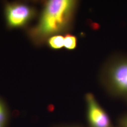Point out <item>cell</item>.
<instances>
[{"mask_svg": "<svg viewBox=\"0 0 127 127\" xmlns=\"http://www.w3.org/2000/svg\"><path fill=\"white\" fill-rule=\"evenodd\" d=\"M47 43L52 50L61 49L64 46V36L63 35H57L51 37L48 40Z\"/></svg>", "mask_w": 127, "mask_h": 127, "instance_id": "5b68a950", "label": "cell"}, {"mask_svg": "<svg viewBox=\"0 0 127 127\" xmlns=\"http://www.w3.org/2000/svg\"><path fill=\"white\" fill-rule=\"evenodd\" d=\"M80 127V126H58V127Z\"/></svg>", "mask_w": 127, "mask_h": 127, "instance_id": "9c48e42d", "label": "cell"}, {"mask_svg": "<svg viewBox=\"0 0 127 127\" xmlns=\"http://www.w3.org/2000/svg\"><path fill=\"white\" fill-rule=\"evenodd\" d=\"M77 45V38L75 35L69 33L64 35V46L67 50H73L76 49Z\"/></svg>", "mask_w": 127, "mask_h": 127, "instance_id": "8992f818", "label": "cell"}, {"mask_svg": "<svg viewBox=\"0 0 127 127\" xmlns=\"http://www.w3.org/2000/svg\"><path fill=\"white\" fill-rule=\"evenodd\" d=\"M99 80L109 94L127 100V55L111 57L101 70Z\"/></svg>", "mask_w": 127, "mask_h": 127, "instance_id": "7a4b0ae2", "label": "cell"}, {"mask_svg": "<svg viewBox=\"0 0 127 127\" xmlns=\"http://www.w3.org/2000/svg\"><path fill=\"white\" fill-rule=\"evenodd\" d=\"M89 127H113L108 115L91 93L85 95Z\"/></svg>", "mask_w": 127, "mask_h": 127, "instance_id": "277c9868", "label": "cell"}, {"mask_svg": "<svg viewBox=\"0 0 127 127\" xmlns=\"http://www.w3.org/2000/svg\"><path fill=\"white\" fill-rule=\"evenodd\" d=\"M79 4L76 0L45 1L37 23L27 31L30 40L38 46L47 43L51 37L70 33Z\"/></svg>", "mask_w": 127, "mask_h": 127, "instance_id": "6da1fadb", "label": "cell"}, {"mask_svg": "<svg viewBox=\"0 0 127 127\" xmlns=\"http://www.w3.org/2000/svg\"><path fill=\"white\" fill-rule=\"evenodd\" d=\"M5 19L9 28L25 27L37 15L36 9L26 3L15 1L7 2L4 8Z\"/></svg>", "mask_w": 127, "mask_h": 127, "instance_id": "3957f363", "label": "cell"}, {"mask_svg": "<svg viewBox=\"0 0 127 127\" xmlns=\"http://www.w3.org/2000/svg\"><path fill=\"white\" fill-rule=\"evenodd\" d=\"M121 124L122 125L123 127H127V117L123 119L121 122Z\"/></svg>", "mask_w": 127, "mask_h": 127, "instance_id": "ba28073f", "label": "cell"}, {"mask_svg": "<svg viewBox=\"0 0 127 127\" xmlns=\"http://www.w3.org/2000/svg\"><path fill=\"white\" fill-rule=\"evenodd\" d=\"M9 114L7 107L3 101L0 98V123L6 125Z\"/></svg>", "mask_w": 127, "mask_h": 127, "instance_id": "52a82bcc", "label": "cell"}, {"mask_svg": "<svg viewBox=\"0 0 127 127\" xmlns=\"http://www.w3.org/2000/svg\"><path fill=\"white\" fill-rule=\"evenodd\" d=\"M6 125L0 123V127H6Z\"/></svg>", "mask_w": 127, "mask_h": 127, "instance_id": "30bf717a", "label": "cell"}]
</instances>
